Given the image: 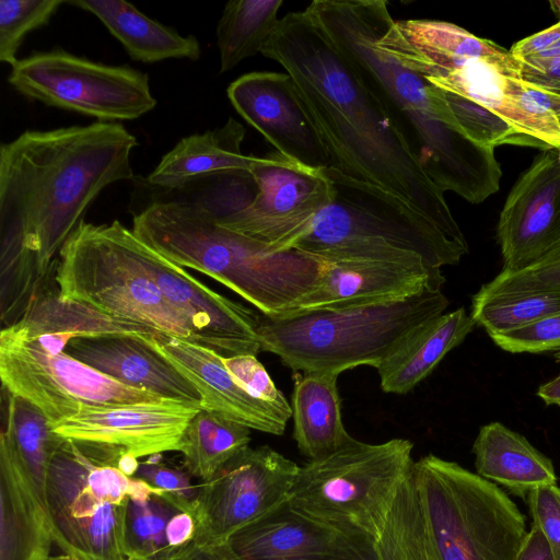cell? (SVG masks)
Wrapping results in <instances>:
<instances>
[{
	"mask_svg": "<svg viewBox=\"0 0 560 560\" xmlns=\"http://www.w3.org/2000/svg\"><path fill=\"white\" fill-rule=\"evenodd\" d=\"M129 245L140 266L164 296L192 322L202 347L223 358L257 355L261 352L259 312L213 291L143 243L132 230Z\"/></svg>",
	"mask_w": 560,
	"mask_h": 560,
	"instance_id": "obj_15",
	"label": "cell"
},
{
	"mask_svg": "<svg viewBox=\"0 0 560 560\" xmlns=\"http://www.w3.org/2000/svg\"><path fill=\"white\" fill-rule=\"evenodd\" d=\"M516 560H555L547 539L534 523L527 530Z\"/></svg>",
	"mask_w": 560,
	"mask_h": 560,
	"instance_id": "obj_46",
	"label": "cell"
},
{
	"mask_svg": "<svg viewBox=\"0 0 560 560\" xmlns=\"http://www.w3.org/2000/svg\"><path fill=\"white\" fill-rule=\"evenodd\" d=\"M423 79L487 107L528 137L535 148H560V124L550 107V93L525 82L511 54L502 59H470Z\"/></svg>",
	"mask_w": 560,
	"mask_h": 560,
	"instance_id": "obj_16",
	"label": "cell"
},
{
	"mask_svg": "<svg viewBox=\"0 0 560 560\" xmlns=\"http://www.w3.org/2000/svg\"><path fill=\"white\" fill-rule=\"evenodd\" d=\"M165 560H238L228 541L201 544L195 540L174 550Z\"/></svg>",
	"mask_w": 560,
	"mask_h": 560,
	"instance_id": "obj_45",
	"label": "cell"
},
{
	"mask_svg": "<svg viewBox=\"0 0 560 560\" xmlns=\"http://www.w3.org/2000/svg\"><path fill=\"white\" fill-rule=\"evenodd\" d=\"M520 75L538 89L560 95V45L544 61L521 68Z\"/></svg>",
	"mask_w": 560,
	"mask_h": 560,
	"instance_id": "obj_44",
	"label": "cell"
},
{
	"mask_svg": "<svg viewBox=\"0 0 560 560\" xmlns=\"http://www.w3.org/2000/svg\"><path fill=\"white\" fill-rule=\"evenodd\" d=\"M503 350L521 353L552 351L560 361V314L508 332L490 336Z\"/></svg>",
	"mask_w": 560,
	"mask_h": 560,
	"instance_id": "obj_40",
	"label": "cell"
},
{
	"mask_svg": "<svg viewBox=\"0 0 560 560\" xmlns=\"http://www.w3.org/2000/svg\"><path fill=\"white\" fill-rule=\"evenodd\" d=\"M137 479L126 516L129 556L131 560H165L174 551L168 544V524L184 510L170 493L151 487L140 478Z\"/></svg>",
	"mask_w": 560,
	"mask_h": 560,
	"instance_id": "obj_34",
	"label": "cell"
},
{
	"mask_svg": "<svg viewBox=\"0 0 560 560\" xmlns=\"http://www.w3.org/2000/svg\"><path fill=\"white\" fill-rule=\"evenodd\" d=\"M150 334L79 336L69 340L65 352L127 386L200 406V393L152 345Z\"/></svg>",
	"mask_w": 560,
	"mask_h": 560,
	"instance_id": "obj_23",
	"label": "cell"
},
{
	"mask_svg": "<svg viewBox=\"0 0 560 560\" xmlns=\"http://www.w3.org/2000/svg\"><path fill=\"white\" fill-rule=\"evenodd\" d=\"M324 173L331 199L292 248L324 261H421L434 270L468 254L467 241L453 238L398 196L334 166Z\"/></svg>",
	"mask_w": 560,
	"mask_h": 560,
	"instance_id": "obj_6",
	"label": "cell"
},
{
	"mask_svg": "<svg viewBox=\"0 0 560 560\" xmlns=\"http://www.w3.org/2000/svg\"><path fill=\"white\" fill-rule=\"evenodd\" d=\"M2 387L37 407L52 424L85 407H117L165 400L110 378L65 351L51 353L10 328L0 334Z\"/></svg>",
	"mask_w": 560,
	"mask_h": 560,
	"instance_id": "obj_12",
	"label": "cell"
},
{
	"mask_svg": "<svg viewBox=\"0 0 560 560\" xmlns=\"http://www.w3.org/2000/svg\"><path fill=\"white\" fill-rule=\"evenodd\" d=\"M406 439L369 444L352 438L299 468L288 503L299 513L376 542L413 459Z\"/></svg>",
	"mask_w": 560,
	"mask_h": 560,
	"instance_id": "obj_10",
	"label": "cell"
},
{
	"mask_svg": "<svg viewBox=\"0 0 560 560\" xmlns=\"http://www.w3.org/2000/svg\"><path fill=\"white\" fill-rule=\"evenodd\" d=\"M475 325L464 307L421 325L376 368L383 392L402 395L412 390L464 341Z\"/></svg>",
	"mask_w": 560,
	"mask_h": 560,
	"instance_id": "obj_27",
	"label": "cell"
},
{
	"mask_svg": "<svg viewBox=\"0 0 560 560\" xmlns=\"http://www.w3.org/2000/svg\"><path fill=\"white\" fill-rule=\"evenodd\" d=\"M300 466L268 445L247 447L199 486L194 539L223 544L288 501Z\"/></svg>",
	"mask_w": 560,
	"mask_h": 560,
	"instance_id": "obj_13",
	"label": "cell"
},
{
	"mask_svg": "<svg viewBox=\"0 0 560 560\" xmlns=\"http://www.w3.org/2000/svg\"><path fill=\"white\" fill-rule=\"evenodd\" d=\"M337 371L296 373L292 394L293 438L308 460L329 455L352 440L341 419Z\"/></svg>",
	"mask_w": 560,
	"mask_h": 560,
	"instance_id": "obj_29",
	"label": "cell"
},
{
	"mask_svg": "<svg viewBox=\"0 0 560 560\" xmlns=\"http://www.w3.org/2000/svg\"><path fill=\"white\" fill-rule=\"evenodd\" d=\"M250 174L256 184L254 197L235 212L215 215L218 222L273 248L291 249L330 201L328 177L278 152L267 154Z\"/></svg>",
	"mask_w": 560,
	"mask_h": 560,
	"instance_id": "obj_14",
	"label": "cell"
},
{
	"mask_svg": "<svg viewBox=\"0 0 560 560\" xmlns=\"http://www.w3.org/2000/svg\"><path fill=\"white\" fill-rule=\"evenodd\" d=\"M472 453L477 475L520 498L525 499L540 487L557 485L551 459L500 422L480 428Z\"/></svg>",
	"mask_w": 560,
	"mask_h": 560,
	"instance_id": "obj_26",
	"label": "cell"
},
{
	"mask_svg": "<svg viewBox=\"0 0 560 560\" xmlns=\"http://www.w3.org/2000/svg\"><path fill=\"white\" fill-rule=\"evenodd\" d=\"M199 405L165 399L117 407H85L52 424L65 440L120 450L137 458L179 451Z\"/></svg>",
	"mask_w": 560,
	"mask_h": 560,
	"instance_id": "obj_19",
	"label": "cell"
},
{
	"mask_svg": "<svg viewBox=\"0 0 560 560\" xmlns=\"http://www.w3.org/2000/svg\"><path fill=\"white\" fill-rule=\"evenodd\" d=\"M131 230L167 260L211 277L268 316L295 310L325 267L310 254L224 228L199 200L156 198L133 214Z\"/></svg>",
	"mask_w": 560,
	"mask_h": 560,
	"instance_id": "obj_4",
	"label": "cell"
},
{
	"mask_svg": "<svg viewBox=\"0 0 560 560\" xmlns=\"http://www.w3.org/2000/svg\"><path fill=\"white\" fill-rule=\"evenodd\" d=\"M152 345L201 395L202 409L264 433L283 434L292 410H285L250 395L232 376L222 357L213 350L153 331Z\"/></svg>",
	"mask_w": 560,
	"mask_h": 560,
	"instance_id": "obj_21",
	"label": "cell"
},
{
	"mask_svg": "<svg viewBox=\"0 0 560 560\" xmlns=\"http://www.w3.org/2000/svg\"><path fill=\"white\" fill-rule=\"evenodd\" d=\"M249 442V428L201 408L187 425L178 452L187 472L206 481Z\"/></svg>",
	"mask_w": 560,
	"mask_h": 560,
	"instance_id": "obj_32",
	"label": "cell"
},
{
	"mask_svg": "<svg viewBox=\"0 0 560 560\" xmlns=\"http://www.w3.org/2000/svg\"><path fill=\"white\" fill-rule=\"evenodd\" d=\"M226 94L240 116L282 156L314 171L332 166L287 72L243 74L229 85Z\"/></svg>",
	"mask_w": 560,
	"mask_h": 560,
	"instance_id": "obj_17",
	"label": "cell"
},
{
	"mask_svg": "<svg viewBox=\"0 0 560 560\" xmlns=\"http://www.w3.org/2000/svg\"><path fill=\"white\" fill-rule=\"evenodd\" d=\"M56 269L45 279L32 298L23 316L8 326L16 335L32 339L58 334L70 339L103 334H150L155 330L138 323L108 315L60 293L55 280Z\"/></svg>",
	"mask_w": 560,
	"mask_h": 560,
	"instance_id": "obj_30",
	"label": "cell"
},
{
	"mask_svg": "<svg viewBox=\"0 0 560 560\" xmlns=\"http://www.w3.org/2000/svg\"><path fill=\"white\" fill-rule=\"evenodd\" d=\"M133 477L140 478L151 487L170 493L179 508L194 516V505L199 486L192 485L190 475L160 462L140 463Z\"/></svg>",
	"mask_w": 560,
	"mask_h": 560,
	"instance_id": "obj_42",
	"label": "cell"
},
{
	"mask_svg": "<svg viewBox=\"0 0 560 560\" xmlns=\"http://www.w3.org/2000/svg\"><path fill=\"white\" fill-rule=\"evenodd\" d=\"M124 454L63 439L46 486L52 539L60 549L49 560H131L126 516L138 479L118 468Z\"/></svg>",
	"mask_w": 560,
	"mask_h": 560,
	"instance_id": "obj_7",
	"label": "cell"
},
{
	"mask_svg": "<svg viewBox=\"0 0 560 560\" xmlns=\"http://www.w3.org/2000/svg\"><path fill=\"white\" fill-rule=\"evenodd\" d=\"M447 298L425 290L409 298L343 308L259 313L261 351L295 372L377 368L421 325L444 313Z\"/></svg>",
	"mask_w": 560,
	"mask_h": 560,
	"instance_id": "obj_5",
	"label": "cell"
},
{
	"mask_svg": "<svg viewBox=\"0 0 560 560\" xmlns=\"http://www.w3.org/2000/svg\"><path fill=\"white\" fill-rule=\"evenodd\" d=\"M550 7L560 16V1H551Z\"/></svg>",
	"mask_w": 560,
	"mask_h": 560,
	"instance_id": "obj_49",
	"label": "cell"
},
{
	"mask_svg": "<svg viewBox=\"0 0 560 560\" xmlns=\"http://www.w3.org/2000/svg\"><path fill=\"white\" fill-rule=\"evenodd\" d=\"M8 82L30 100L98 121L137 119L156 106L147 73L93 61L60 47L19 59Z\"/></svg>",
	"mask_w": 560,
	"mask_h": 560,
	"instance_id": "obj_11",
	"label": "cell"
},
{
	"mask_svg": "<svg viewBox=\"0 0 560 560\" xmlns=\"http://www.w3.org/2000/svg\"><path fill=\"white\" fill-rule=\"evenodd\" d=\"M0 560H49V511L9 439L0 435Z\"/></svg>",
	"mask_w": 560,
	"mask_h": 560,
	"instance_id": "obj_24",
	"label": "cell"
},
{
	"mask_svg": "<svg viewBox=\"0 0 560 560\" xmlns=\"http://www.w3.org/2000/svg\"><path fill=\"white\" fill-rule=\"evenodd\" d=\"M445 279L421 261L327 260L320 279L295 310L343 308L441 290ZM292 312V311H291Z\"/></svg>",
	"mask_w": 560,
	"mask_h": 560,
	"instance_id": "obj_22",
	"label": "cell"
},
{
	"mask_svg": "<svg viewBox=\"0 0 560 560\" xmlns=\"http://www.w3.org/2000/svg\"><path fill=\"white\" fill-rule=\"evenodd\" d=\"M96 16L122 45L129 57L143 63L167 59L196 61L201 46L195 35H182L121 0L67 1Z\"/></svg>",
	"mask_w": 560,
	"mask_h": 560,
	"instance_id": "obj_28",
	"label": "cell"
},
{
	"mask_svg": "<svg viewBox=\"0 0 560 560\" xmlns=\"http://www.w3.org/2000/svg\"><path fill=\"white\" fill-rule=\"evenodd\" d=\"M222 361L232 376L250 395L282 409L292 410L288 399L283 393L277 388L256 355L240 354L228 358L222 357Z\"/></svg>",
	"mask_w": 560,
	"mask_h": 560,
	"instance_id": "obj_41",
	"label": "cell"
},
{
	"mask_svg": "<svg viewBox=\"0 0 560 560\" xmlns=\"http://www.w3.org/2000/svg\"><path fill=\"white\" fill-rule=\"evenodd\" d=\"M431 91L446 106L456 127L477 144L490 149L501 144L535 147L528 137L481 104L433 85Z\"/></svg>",
	"mask_w": 560,
	"mask_h": 560,
	"instance_id": "obj_37",
	"label": "cell"
},
{
	"mask_svg": "<svg viewBox=\"0 0 560 560\" xmlns=\"http://www.w3.org/2000/svg\"><path fill=\"white\" fill-rule=\"evenodd\" d=\"M525 500L533 523L542 532L555 560H560V488L557 485L540 487Z\"/></svg>",
	"mask_w": 560,
	"mask_h": 560,
	"instance_id": "obj_43",
	"label": "cell"
},
{
	"mask_svg": "<svg viewBox=\"0 0 560 560\" xmlns=\"http://www.w3.org/2000/svg\"><path fill=\"white\" fill-rule=\"evenodd\" d=\"M238 560H377L375 541L318 523L284 502L233 534Z\"/></svg>",
	"mask_w": 560,
	"mask_h": 560,
	"instance_id": "obj_20",
	"label": "cell"
},
{
	"mask_svg": "<svg viewBox=\"0 0 560 560\" xmlns=\"http://www.w3.org/2000/svg\"><path fill=\"white\" fill-rule=\"evenodd\" d=\"M282 0H231L218 22L215 36L220 72L260 52L273 33Z\"/></svg>",
	"mask_w": 560,
	"mask_h": 560,
	"instance_id": "obj_33",
	"label": "cell"
},
{
	"mask_svg": "<svg viewBox=\"0 0 560 560\" xmlns=\"http://www.w3.org/2000/svg\"><path fill=\"white\" fill-rule=\"evenodd\" d=\"M260 54L291 77L334 167L398 196L453 238L466 241L444 192L305 10L281 18Z\"/></svg>",
	"mask_w": 560,
	"mask_h": 560,
	"instance_id": "obj_1",
	"label": "cell"
},
{
	"mask_svg": "<svg viewBox=\"0 0 560 560\" xmlns=\"http://www.w3.org/2000/svg\"><path fill=\"white\" fill-rule=\"evenodd\" d=\"M560 314V293L482 294L472 298L471 318L489 336Z\"/></svg>",
	"mask_w": 560,
	"mask_h": 560,
	"instance_id": "obj_36",
	"label": "cell"
},
{
	"mask_svg": "<svg viewBox=\"0 0 560 560\" xmlns=\"http://www.w3.org/2000/svg\"><path fill=\"white\" fill-rule=\"evenodd\" d=\"M550 107L560 124V95L550 93Z\"/></svg>",
	"mask_w": 560,
	"mask_h": 560,
	"instance_id": "obj_48",
	"label": "cell"
},
{
	"mask_svg": "<svg viewBox=\"0 0 560 560\" xmlns=\"http://www.w3.org/2000/svg\"><path fill=\"white\" fill-rule=\"evenodd\" d=\"M375 546L377 560H427L423 515L412 466Z\"/></svg>",
	"mask_w": 560,
	"mask_h": 560,
	"instance_id": "obj_35",
	"label": "cell"
},
{
	"mask_svg": "<svg viewBox=\"0 0 560 560\" xmlns=\"http://www.w3.org/2000/svg\"><path fill=\"white\" fill-rule=\"evenodd\" d=\"M63 0H1L0 1V61L11 68L19 61L16 55L26 34L46 26Z\"/></svg>",
	"mask_w": 560,
	"mask_h": 560,
	"instance_id": "obj_38",
	"label": "cell"
},
{
	"mask_svg": "<svg viewBox=\"0 0 560 560\" xmlns=\"http://www.w3.org/2000/svg\"><path fill=\"white\" fill-rule=\"evenodd\" d=\"M245 129L230 117L218 128L182 138L164 154L147 177V184L163 189H177L187 183L209 176L249 172L265 156L245 155L242 142Z\"/></svg>",
	"mask_w": 560,
	"mask_h": 560,
	"instance_id": "obj_25",
	"label": "cell"
},
{
	"mask_svg": "<svg viewBox=\"0 0 560 560\" xmlns=\"http://www.w3.org/2000/svg\"><path fill=\"white\" fill-rule=\"evenodd\" d=\"M384 0H315L305 11L381 103L428 177L479 203L500 187L494 149L467 138L429 82L377 45Z\"/></svg>",
	"mask_w": 560,
	"mask_h": 560,
	"instance_id": "obj_3",
	"label": "cell"
},
{
	"mask_svg": "<svg viewBox=\"0 0 560 560\" xmlns=\"http://www.w3.org/2000/svg\"><path fill=\"white\" fill-rule=\"evenodd\" d=\"M129 233L117 220L108 224L81 222L57 258L55 280L60 293L114 317L201 346L192 322L140 266Z\"/></svg>",
	"mask_w": 560,
	"mask_h": 560,
	"instance_id": "obj_9",
	"label": "cell"
},
{
	"mask_svg": "<svg viewBox=\"0 0 560 560\" xmlns=\"http://www.w3.org/2000/svg\"><path fill=\"white\" fill-rule=\"evenodd\" d=\"M427 560H516L527 534L495 483L433 454L413 460Z\"/></svg>",
	"mask_w": 560,
	"mask_h": 560,
	"instance_id": "obj_8",
	"label": "cell"
},
{
	"mask_svg": "<svg viewBox=\"0 0 560 560\" xmlns=\"http://www.w3.org/2000/svg\"><path fill=\"white\" fill-rule=\"evenodd\" d=\"M482 294L560 293V241L529 267L501 271L478 291Z\"/></svg>",
	"mask_w": 560,
	"mask_h": 560,
	"instance_id": "obj_39",
	"label": "cell"
},
{
	"mask_svg": "<svg viewBox=\"0 0 560 560\" xmlns=\"http://www.w3.org/2000/svg\"><path fill=\"white\" fill-rule=\"evenodd\" d=\"M3 419L1 434L12 443L28 471L35 489L47 506L46 486L51 460L63 442L46 416L27 400L2 387Z\"/></svg>",
	"mask_w": 560,
	"mask_h": 560,
	"instance_id": "obj_31",
	"label": "cell"
},
{
	"mask_svg": "<svg viewBox=\"0 0 560 560\" xmlns=\"http://www.w3.org/2000/svg\"><path fill=\"white\" fill-rule=\"evenodd\" d=\"M137 138L119 122L26 130L0 147L1 258L46 278L107 186L133 178Z\"/></svg>",
	"mask_w": 560,
	"mask_h": 560,
	"instance_id": "obj_2",
	"label": "cell"
},
{
	"mask_svg": "<svg viewBox=\"0 0 560 560\" xmlns=\"http://www.w3.org/2000/svg\"><path fill=\"white\" fill-rule=\"evenodd\" d=\"M503 271H521L560 241V148L542 150L513 186L497 228Z\"/></svg>",
	"mask_w": 560,
	"mask_h": 560,
	"instance_id": "obj_18",
	"label": "cell"
},
{
	"mask_svg": "<svg viewBox=\"0 0 560 560\" xmlns=\"http://www.w3.org/2000/svg\"><path fill=\"white\" fill-rule=\"evenodd\" d=\"M537 395L547 405L560 406V374L548 383L540 385Z\"/></svg>",
	"mask_w": 560,
	"mask_h": 560,
	"instance_id": "obj_47",
	"label": "cell"
}]
</instances>
